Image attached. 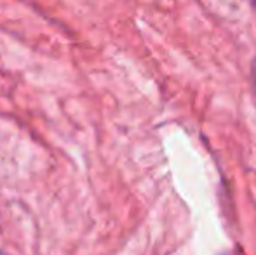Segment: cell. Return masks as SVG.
<instances>
[{
	"label": "cell",
	"instance_id": "obj_1",
	"mask_svg": "<svg viewBox=\"0 0 256 255\" xmlns=\"http://www.w3.org/2000/svg\"><path fill=\"white\" fill-rule=\"evenodd\" d=\"M251 84H253V91L256 93V58L251 63Z\"/></svg>",
	"mask_w": 256,
	"mask_h": 255
},
{
	"label": "cell",
	"instance_id": "obj_2",
	"mask_svg": "<svg viewBox=\"0 0 256 255\" xmlns=\"http://www.w3.org/2000/svg\"><path fill=\"white\" fill-rule=\"evenodd\" d=\"M0 255H10V253H7V252H4V250H0Z\"/></svg>",
	"mask_w": 256,
	"mask_h": 255
}]
</instances>
